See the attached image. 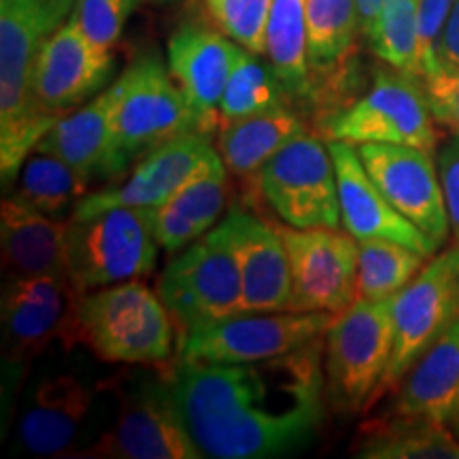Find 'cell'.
I'll return each instance as SVG.
<instances>
[{
	"label": "cell",
	"instance_id": "obj_27",
	"mask_svg": "<svg viewBox=\"0 0 459 459\" xmlns=\"http://www.w3.org/2000/svg\"><path fill=\"white\" fill-rule=\"evenodd\" d=\"M308 0H274L266 28V57L294 99L313 96V73L308 65Z\"/></svg>",
	"mask_w": 459,
	"mask_h": 459
},
{
	"label": "cell",
	"instance_id": "obj_30",
	"mask_svg": "<svg viewBox=\"0 0 459 459\" xmlns=\"http://www.w3.org/2000/svg\"><path fill=\"white\" fill-rule=\"evenodd\" d=\"M285 96L290 94L285 91L274 68L271 65H262L257 60V54H251L243 48L232 74H230L226 90H223L220 111H217L220 128L285 105Z\"/></svg>",
	"mask_w": 459,
	"mask_h": 459
},
{
	"label": "cell",
	"instance_id": "obj_7",
	"mask_svg": "<svg viewBox=\"0 0 459 459\" xmlns=\"http://www.w3.org/2000/svg\"><path fill=\"white\" fill-rule=\"evenodd\" d=\"M332 319V313L240 311L187 330L179 361L232 366L271 359L315 342Z\"/></svg>",
	"mask_w": 459,
	"mask_h": 459
},
{
	"label": "cell",
	"instance_id": "obj_39",
	"mask_svg": "<svg viewBox=\"0 0 459 459\" xmlns=\"http://www.w3.org/2000/svg\"><path fill=\"white\" fill-rule=\"evenodd\" d=\"M438 175L440 186H443L446 215H449V226L455 245L459 247V134H453L438 147Z\"/></svg>",
	"mask_w": 459,
	"mask_h": 459
},
{
	"label": "cell",
	"instance_id": "obj_26",
	"mask_svg": "<svg viewBox=\"0 0 459 459\" xmlns=\"http://www.w3.org/2000/svg\"><path fill=\"white\" fill-rule=\"evenodd\" d=\"M355 455L366 459H459V438L449 426L395 412L361 428Z\"/></svg>",
	"mask_w": 459,
	"mask_h": 459
},
{
	"label": "cell",
	"instance_id": "obj_37",
	"mask_svg": "<svg viewBox=\"0 0 459 459\" xmlns=\"http://www.w3.org/2000/svg\"><path fill=\"white\" fill-rule=\"evenodd\" d=\"M421 83L434 122L459 134V71L438 66L421 77Z\"/></svg>",
	"mask_w": 459,
	"mask_h": 459
},
{
	"label": "cell",
	"instance_id": "obj_29",
	"mask_svg": "<svg viewBox=\"0 0 459 459\" xmlns=\"http://www.w3.org/2000/svg\"><path fill=\"white\" fill-rule=\"evenodd\" d=\"M358 300L395 298L421 273L429 257L385 238L358 240Z\"/></svg>",
	"mask_w": 459,
	"mask_h": 459
},
{
	"label": "cell",
	"instance_id": "obj_36",
	"mask_svg": "<svg viewBox=\"0 0 459 459\" xmlns=\"http://www.w3.org/2000/svg\"><path fill=\"white\" fill-rule=\"evenodd\" d=\"M453 0H419L417 7V60L419 77L438 68V45L449 20Z\"/></svg>",
	"mask_w": 459,
	"mask_h": 459
},
{
	"label": "cell",
	"instance_id": "obj_35",
	"mask_svg": "<svg viewBox=\"0 0 459 459\" xmlns=\"http://www.w3.org/2000/svg\"><path fill=\"white\" fill-rule=\"evenodd\" d=\"M141 0H77L73 15L96 48L113 51Z\"/></svg>",
	"mask_w": 459,
	"mask_h": 459
},
{
	"label": "cell",
	"instance_id": "obj_20",
	"mask_svg": "<svg viewBox=\"0 0 459 459\" xmlns=\"http://www.w3.org/2000/svg\"><path fill=\"white\" fill-rule=\"evenodd\" d=\"M328 147L336 166L342 228L358 240H395L426 257H434L438 245L383 196L361 164L358 147L344 141H328Z\"/></svg>",
	"mask_w": 459,
	"mask_h": 459
},
{
	"label": "cell",
	"instance_id": "obj_19",
	"mask_svg": "<svg viewBox=\"0 0 459 459\" xmlns=\"http://www.w3.org/2000/svg\"><path fill=\"white\" fill-rule=\"evenodd\" d=\"M220 226L237 255L245 311H291L290 257L279 226L238 206Z\"/></svg>",
	"mask_w": 459,
	"mask_h": 459
},
{
	"label": "cell",
	"instance_id": "obj_25",
	"mask_svg": "<svg viewBox=\"0 0 459 459\" xmlns=\"http://www.w3.org/2000/svg\"><path fill=\"white\" fill-rule=\"evenodd\" d=\"M304 132L308 130L302 119L287 105H279L271 111L221 126L217 152L230 172L249 179L257 177L274 153Z\"/></svg>",
	"mask_w": 459,
	"mask_h": 459
},
{
	"label": "cell",
	"instance_id": "obj_23",
	"mask_svg": "<svg viewBox=\"0 0 459 459\" xmlns=\"http://www.w3.org/2000/svg\"><path fill=\"white\" fill-rule=\"evenodd\" d=\"M66 223L51 220L15 198H4L0 206V243L9 279L68 277Z\"/></svg>",
	"mask_w": 459,
	"mask_h": 459
},
{
	"label": "cell",
	"instance_id": "obj_1",
	"mask_svg": "<svg viewBox=\"0 0 459 459\" xmlns=\"http://www.w3.org/2000/svg\"><path fill=\"white\" fill-rule=\"evenodd\" d=\"M172 394L204 457L268 459L307 446L325 417L324 336L251 364H189L169 372Z\"/></svg>",
	"mask_w": 459,
	"mask_h": 459
},
{
	"label": "cell",
	"instance_id": "obj_15",
	"mask_svg": "<svg viewBox=\"0 0 459 459\" xmlns=\"http://www.w3.org/2000/svg\"><path fill=\"white\" fill-rule=\"evenodd\" d=\"M223 164L220 152L204 132H187L147 152L124 181L96 189L79 203L74 215H88L111 206L153 209L170 203L187 183Z\"/></svg>",
	"mask_w": 459,
	"mask_h": 459
},
{
	"label": "cell",
	"instance_id": "obj_38",
	"mask_svg": "<svg viewBox=\"0 0 459 459\" xmlns=\"http://www.w3.org/2000/svg\"><path fill=\"white\" fill-rule=\"evenodd\" d=\"M147 213L149 221H152L153 237H156L158 245L162 247L166 254H179L194 240L203 237V232L170 203L147 209Z\"/></svg>",
	"mask_w": 459,
	"mask_h": 459
},
{
	"label": "cell",
	"instance_id": "obj_12",
	"mask_svg": "<svg viewBox=\"0 0 459 459\" xmlns=\"http://www.w3.org/2000/svg\"><path fill=\"white\" fill-rule=\"evenodd\" d=\"M394 353L378 398L402 383L436 338L459 315V247L429 257L421 273L394 298Z\"/></svg>",
	"mask_w": 459,
	"mask_h": 459
},
{
	"label": "cell",
	"instance_id": "obj_21",
	"mask_svg": "<svg viewBox=\"0 0 459 459\" xmlns=\"http://www.w3.org/2000/svg\"><path fill=\"white\" fill-rule=\"evenodd\" d=\"M240 49L221 30L200 24L181 26L169 39V71L196 108L204 134L220 128L217 111Z\"/></svg>",
	"mask_w": 459,
	"mask_h": 459
},
{
	"label": "cell",
	"instance_id": "obj_34",
	"mask_svg": "<svg viewBox=\"0 0 459 459\" xmlns=\"http://www.w3.org/2000/svg\"><path fill=\"white\" fill-rule=\"evenodd\" d=\"M228 200V169L226 164L203 172L170 200L179 213L187 217L200 232L206 234L220 220Z\"/></svg>",
	"mask_w": 459,
	"mask_h": 459
},
{
	"label": "cell",
	"instance_id": "obj_40",
	"mask_svg": "<svg viewBox=\"0 0 459 459\" xmlns=\"http://www.w3.org/2000/svg\"><path fill=\"white\" fill-rule=\"evenodd\" d=\"M438 66L459 71V0H453L449 20H446L443 39H440Z\"/></svg>",
	"mask_w": 459,
	"mask_h": 459
},
{
	"label": "cell",
	"instance_id": "obj_41",
	"mask_svg": "<svg viewBox=\"0 0 459 459\" xmlns=\"http://www.w3.org/2000/svg\"><path fill=\"white\" fill-rule=\"evenodd\" d=\"M383 3H385V0H355V4H358V13H359L361 34H366V37H368L372 26H375L377 17L383 9Z\"/></svg>",
	"mask_w": 459,
	"mask_h": 459
},
{
	"label": "cell",
	"instance_id": "obj_10",
	"mask_svg": "<svg viewBox=\"0 0 459 459\" xmlns=\"http://www.w3.org/2000/svg\"><path fill=\"white\" fill-rule=\"evenodd\" d=\"M117 117V153L124 170L147 152L187 132H203L196 108L156 56H143L122 77Z\"/></svg>",
	"mask_w": 459,
	"mask_h": 459
},
{
	"label": "cell",
	"instance_id": "obj_14",
	"mask_svg": "<svg viewBox=\"0 0 459 459\" xmlns=\"http://www.w3.org/2000/svg\"><path fill=\"white\" fill-rule=\"evenodd\" d=\"M82 291L68 277L7 279L3 291L4 349L13 364H24L49 344L66 351L77 344V308Z\"/></svg>",
	"mask_w": 459,
	"mask_h": 459
},
{
	"label": "cell",
	"instance_id": "obj_16",
	"mask_svg": "<svg viewBox=\"0 0 459 459\" xmlns=\"http://www.w3.org/2000/svg\"><path fill=\"white\" fill-rule=\"evenodd\" d=\"M358 153L383 196L429 240L443 247L451 234L438 164L428 149L364 143Z\"/></svg>",
	"mask_w": 459,
	"mask_h": 459
},
{
	"label": "cell",
	"instance_id": "obj_8",
	"mask_svg": "<svg viewBox=\"0 0 459 459\" xmlns=\"http://www.w3.org/2000/svg\"><path fill=\"white\" fill-rule=\"evenodd\" d=\"M158 294L183 334L245 311L240 268L221 226L179 251L160 274Z\"/></svg>",
	"mask_w": 459,
	"mask_h": 459
},
{
	"label": "cell",
	"instance_id": "obj_33",
	"mask_svg": "<svg viewBox=\"0 0 459 459\" xmlns=\"http://www.w3.org/2000/svg\"><path fill=\"white\" fill-rule=\"evenodd\" d=\"M274 0H204L217 30L251 54H266V28Z\"/></svg>",
	"mask_w": 459,
	"mask_h": 459
},
{
	"label": "cell",
	"instance_id": "obj_4",
	"mask_svg": "<svg viewBox=\"0 0 459 459\" xmlns=\"http://www.w3.org/2000/svg\"><path fill=\"white\" fill-rule=\"evenodd\" d=\"M392 308L394 298L355 300L325 330V392L338 411L361 412L378 400L394 353Z\"/></svg>",
	"mask_w": 459,
	"mask_h": 459
},
{
	"label": "cell",
	"instance_id": "obj_13",
	"mask_svg": "<svg viewBox=\"0 0 459 459\" xmlns=\"http://www.w3.org/2000/svg\"><path fill=\"white\" fill-rule=\"evenodd\" d=\"M291 274V311L338 315L358 300V238L341 228H279Z\"/></svg>",
	"mask_w": 459,
	"mask_h": 459
},
{
	"label": "cell",
	"instance_id": "obj_2",
	"mask_svg": "<svg viewBox=\"0 0 459 459\" xmlns=\"http://www.w3.org/2000/svg\"><path fill=\"white\" fill-rule=\"evenodd\" d=\"M77 0H0V175L13 187L22 166L60 115L32 102L34 60L65 26Z\"/></svg>",
	"mask_w": 459,
	"mask_h": 459
},
{
	"label": "cell",
	"instance_id": "obj_22",
	"mask_svg": "<svg viewBox=\"0 0 459 459\" xmlns=\"http://www.w3.org/2000/svg\"><path fill=\"white\" fill-rule=\"evenodd\" d=\"M94 404V389L73 375L49 377L34 387L20 419V440L34 455H65Z\"/></svg>",
	"mask_w": 459,
	"mask_h": 459
},
{
	"label": "cell",
	"instance_id": "obj_28",
	"mask_svg": "<svg viewBox=\"0 0 459 459\" xmlns=\"http://www.w3.org/2000/svg\"><path fill=\"white\" fill-rule=\"evenodd\" d=\"M88 186L82 172L62 158L34 152L17 175L11 198L51 220L68 221L88 196Z\"/></svg>",
	"mask_w": 459,
	"mask_h": 459
},
{
	"label": "cell",
	"instance_id": "obj_18",
	"mask_svg": "<svg viewBox=\"0 0 459 459\" xmlns=\"http://www.w3.org/2000/svg\"><path fill=\"white\" fill-rule=\"evenodd\" d=\"M119 96L122 79L113 82L74 111L60 115L34 152L62 158L90 183L99 179H107L108 183L119 181L126 172L119 162L115 128Z\"/></svg>",
	"mask_w": 459,
	"mask_h": 459
},
{
	"label": "cell",
	"instance_id": "obj_11",
	"mask_svg": "<svg viewBox=\"0 0 459 459\" xmlns=\"http://www.w3.org/2000/svg\"><path fill=\"white\" fill-rule=\"evenodd\" d=\"M255 179L262 198L287 226H342L336 166L328 141L304 132L274 153Z\"/></svg>",
	"mask_w": 459,
	"mask_h": 459
},
{
	"label": "cell",
	"instance_id": "obj_9",
	"mask_svg": "<svg viewBox=\"0 0 459 459\" xmlns=\"http://www.w3.org/2000/svg\"><path fill=\"white\" fill-rule=\"evenodd\" d=\"M325 141H344L351 145L387 143L412 145L436 152L438 134L429 113L421 77L383 68L377 71L372 88L325 122Z\"/></svg>",
	"mask_w": 459,
	"mask_h": 459
},
{
	"label": "cell",
	"instance_id": "obj_32",
	"mask_svg": "<svg viewBox=\"0 0 459 459\" xmlns=\"http://www.w3.org/2000/svg\"><path fill=\"white\" fill-rule=\"evenodd\" d=\"M417 7L419 0H385L368 39L378 60L419 77Z\"/></svg>",
	"mask_w": 459,
	"mask_h": 459
},
{
	"label": "cell",
	"instance_id": "obj_3",
	"mask_svg": "<svg viewBox=\"0 0 459 459\" xmlns=\"http://www.w3.org/2000/svg\"><path fill=\"white\" fill-rule=\"evenodd\" d=\"M175 324L160 294L126 281L82 296L77 344L107 364L160 366L175 355Z\"/></svg>",
	"mask_w": 459,
	"mask_h": 459
},
{
	"label": "cell",
	"instance_id": "obj_5",
	"mask_svg": "<svg viewBox=\"0 0 459 459\" xmlns=\"http://www.w3.org/2000/svg\"><path fill=\"white\" fill-rule=\"evenodd\" d=\"M147 209L111 206L66 223L68 279L82 294L100 287L143 281L158 262Z\"/></svg>",
	"mask_w": 459,
	"mask_h": 459
},
{
	"label": "cell",
	"instance_id": "obj_42",
	"mask_svg": "<svg viewBox=\"0 0 459 459\" xmlns=\"http://www.w3.org/2000/svg\"><path fill=\"white\" fill-rule=\"evenodd\" d=\"M152 3H158V4H166V3H172V0H152Z\"/></svg>",
	"mask_w": 459,
	"mask_h": 459
},
{
	"label": "cell",
	"instance_id": "obj_6",
	"mask_svg": "<svg viewBox=\"0 0 459 459\" xmlns=\"http://www.w3.org/2000/svg\"><path fill=\"white\" fill-rule=\"evenodd\" d=\"M117 419L91 446L88 457L200 459L204 457L186 426L169 375L122 377L113 381Z\"/></svg>",
	"mask_w": 459,
	"mask_h": 459
},
{
	"label": "cell",
	"instance_id": "obj_31",
	"mask_svg": "<svg viewBox=\"0 0 459 459\" xmlns=\"http://www.w3.org/2000/svg\"><path fill=\"white\" fill-rule=\"evenodd\" d=\"M307 22L311 73H328L341 65L361 32L355 0H308Z\"/></svg>",
	"mask_w": 459,
	"mask_h": 459
},
{
	"label": "cell",
	"instance_id": "obj_24",
	"mask_svg": "<svg viewBox=\"0 0 459 459\" xmlns=\"http://www.w3.org/2000/svg\"><path fill=\"white\" fill-rule=\"evenodd\" d=\"M395 412L432 419L451 429L459 423V315L402 378Z\"/></svg>",
	"mask_w": 459,
	"mask_h": 459
},
{
	"label": "cell",
	"instance_id": "obj_17",
	"mask_svg": "<svg viewBox=\"0 0 459 459\" xmlns=\"http://www.w3.org/2000/svg\"><path fill=\"white\" fill-rule=\"evenodd\" d=\"M113 54L96 48L71 15L34 60L30 94L39 111L65 115L107 90Z\"/></svg>",
	"mask_w": 459,
	"mask_h": 459
}]
</instances>
